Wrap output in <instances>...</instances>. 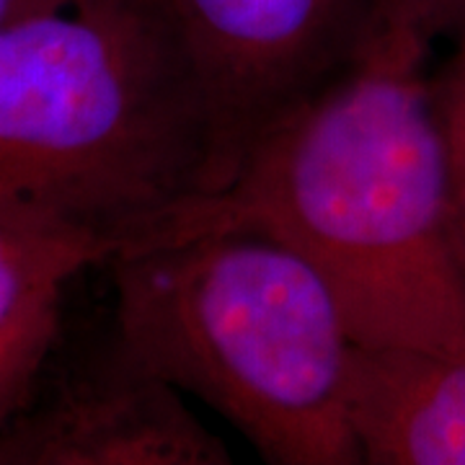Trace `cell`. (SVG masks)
Returning a JSON list of instances; mask_svg holds the SVG:
<instances>
[{
  "mask_svg": "<svg viewBox=\"0 0 465 465\" xmlns=\"http://www.w3.org/2000/svg\"><path fill=\"white\" fill-rule=\"evenodd\" d=\"M434 39L378 3L357 52L266 134L228 189L168 213L155 235L264 232L329 284L362 347L465 357V269L430 109Z\"/></svg>",
  "mask_w": 465,
  "mask_h": 465,
  "instance_id": "6da1fadb",
  "label": "cell"
},
{
  "mask_svg": "<svg viewBox=\"0 0 465 465\" xmlns=\"http://www.w3.org/2000/svg\"><path fill=\"white\" fill-rule=\"evenodd\" d=\"M116 344L228 419L266 463L360 465L351 336L300 253L243 228L155 235L119 253Z\"/></svg>",
  "mask_w": 465,
  "mask_h": 465,
  "instance_id": "7a4b0ae2",
  "label": "cell"
},
{
  "mask_svg": "<svg viewBox=\"0 0 465 465\" xmlns=\"http://www.w3.org/2000/svg\"><path fill=\"white\" fill-rule=\"evenodd\" d=\"M202 182L200 96L150 0H73L0 26V202L133 249Z\"/></svg>",
  "mask_w": 465,
  "mask_h": 465,
  "instance_id": "3957f363",
  "label": "cell"
},
{
  "mask_svg": "<svg viewBox=\"0 0 465 465\" xmlns=\"http://www.w3.org/2000/svg\"><path fill=\"white\" fill-rule=\"evenodd\" d=\"M204 119L202 194L228 189L256 145L357 52L381 0H150Z\"/></svg>",
  "mask_w": 465,
  "mask_h": 465,
  "instance_id": "277c9868",
  "label": "cell"
},
{
  "mask_svg": "<svg viewBox=\"0 0 465 465\" xmlns=\"http://www.w3.org/2000/svg\"><path fill=\"white\" fill-rule=\"evenodd\" d=\"M183 393L112 336L84 372L0 430V465H225Z\"/></svg>",
  "mask_w": 465,
  "mask_h": 465,
  "instance_id": "5b68a950",
  "label": "cell"
},
{
  "mask_svg": "<svg viewBox=\"0 0 465 465\" xmlns=\"http://www.w3.org/2000/svg\"><path fill=\"white\" fill-rule=\"evenodd\" d=\"M127 249L124 238L0 202V396L16 411L34 401L67 284Z\"/></svg>",
  "mask_w": 465,
  "mask_h": 465,
  "instance_id": "8992f818",
  "label": "cell"
},
{
  "mask_svg": "<svg viewBox=\"0 0 465 465\" xmlns=\"http://www.w3.org/2000/svg\"><path fill=\"white\" fill-rule=\"evenodd\" d=\"M347 419L362 463L465 465V357L351 344Z\"/></svg>",
  "mask_w": 465,
  "mask_h": 465,
  "instance_id": "52a82bcc",
  "label": "cell"
},
{
  "mask_svg": "<svg viewBox=\"0 0 465 465\" xmlns=\"http://www.w3.org/2000/svg\"><path fill=\"white\" fill-rule=\"evenodd\" d=\"M448 39L445 60L430 67V109L442 153L450 228L465 269V24Z\"/></svg>",
  "mask_w": 465,
  "mask_h": 465,
  "instance_id": "ba28073f",
  "label": "cell"
},
{
  "mask_svg": "<svg viewBox=\"0 0 465 465\" xmlns=\"http://www.w3.org/2000/svg\"><path fill=\"white\" fill-rule=\"evenodd\" d=\"M396 5L406 16H411L424 32L437 39H448L450 34L465 24V0H385Z\"/></svg>",
  "mask_w": 465,
  "mask_h": 465,
  "instance_id": "9c48e42d",
  "label": "cell"
},
{
  "mask_svg": "<svg viewBox=\"0 0 465 465\" xmlns=\"http://www.w3.org/2000/svg\"><path fill=\"white\" fill-rule=\"evenodd\" d=\"M67 3H73V0H0V26L11 24L16 18L60 8V5H67Z\"/></svg>",
  "mask_w": 465,
  "mask_h": 465,
  "instance_id": "30bf717a",
  "label": "cell"
},
{
  "mask_svg": "<svg viewBox=\"0 0 465 465\" xmlns=\"http://www.w3.org/2000/svg\"><path fill=\"white\" fill-rule=\"evenodd\" d=\"M14 414H18L16 409H14V406H11L8 401L0 396V430L5 427V421H8V419H11Z\"/></svg>",
  "mask_w": 465,
  "mask_h": 465,
  "instance_id": "8fae6325",
  "label": "cell"
}]
</instances>
